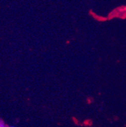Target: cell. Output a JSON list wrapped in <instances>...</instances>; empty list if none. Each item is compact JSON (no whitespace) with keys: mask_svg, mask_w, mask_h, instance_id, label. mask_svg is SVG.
<instances>
[{"mask_svg":"<svg viewBox=\"0 0 126 127\" xmlns=\"http://www.w3.org/2000/svg\"><path fill=\"white\" fill-rule=\"evenodd\" d=\"M13 127V126H11V127Z\"/></svg>","mask_w":126,"mask_h":127,"instance_id":"6da1fadb","label":"cell"}]
</instances>
